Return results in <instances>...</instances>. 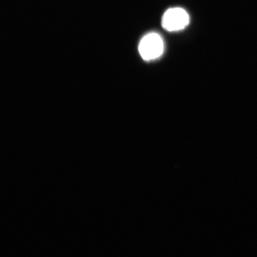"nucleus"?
<instances>
[{"label":"nucleus","instance_id":"1","mask_svg":"<svg viewBox=\"0 0 257 257\" xmlns=\"http://www.w3.org/2000/svg\"><path fill=\"white\" fill-rule=\"evenodd\" d=\"M164 52V42L158 34L152 32L145 35L139 45V52L145 61L157 60Z\"/></svg>","mask_w":257,"mask_h":257},{"label":"nucleus","instance_id":"2","mask_svg":"<svg viewBox=\"0 0 257 257\" xmlns=\"http://www.w3.org/2000/svg\"><path fill=\"white\" fill-rule=\"evenodd\" d=\"M189 23L188 13L180 8H171L167 10L162 17V27L169 32H177L183 30Z\"/></svg>","mask_w":257,"mask_h":257}]
</instances>
